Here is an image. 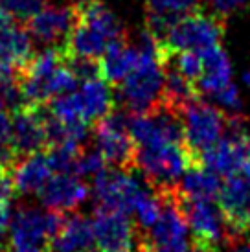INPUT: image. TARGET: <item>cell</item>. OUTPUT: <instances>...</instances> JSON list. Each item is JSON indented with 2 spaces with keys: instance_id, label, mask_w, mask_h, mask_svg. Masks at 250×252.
<instances>
[{
  "instance_id": "6da1fadb",
  "label": "cell",
  "mask_w": 250,
  "mask_h": 252,
  "mask_svg": "<svg viewBox=\"0 0 250 252\" xmlns=\"http://www.w3.org/2000/svg\"><path fill=\"white\" fill-rule=\"evenodd\" d=\"M138 61L118 85L116 98L131 114L151 112L162 103L166 72L158 59V42L147 28L140 32Z\"/></svg>"
},
{
  "instance_id": "7a4b0ae2",
  "label": "cell",
  "mask_w": 250,
  "mask_h": 252,
  "mask_svg": "<svg viewBox=\"0 0 250 252\" xmlns=\"http://www.w3.org/2000/svg\"><path fill=\"white\" fill-rule=\"evenodd\" d=\"M184 129V149L189 158V168L202 166V155L214 147L224 134L226 114L201 98L189 101L181 109Z\"/></svg>"
},
{
  "instance_id": "3957f363",
  "label": "cell",
  "mask_w": 250,
  "mask_h": 252,
  "mask_svg": "<svg viewBox=\"0 0 250 252\" xmlns=\"http://www.w3.org/2000/svg\"><path fill=\"white\" fill-rule=\"evenodd\" d=\"M224 28V15L217 11L210 13L199 6L179 17L158 46L167 50L202 52L210 46L221 44Z\"/></svg>"
},
{
  "instance_id": "277c9868",
  "label": "cell",
  "mask_w": 250,
  "mask_h": 252,
  "mask_svg": "<svg viewBox=\"0 0 250 252\" xmlns=\"http://www.w3.org/2000/svg\"><path fill=\"white\" fill-rule=\"evenodd\" d=\"M134 168L140 169L146 182L155 191L179 186L181 177L189 168V158L184 144H155V146L136 147Z\"/></svg>"
},
{
  "instance_id": "5b68a950",
  "label": "cell",
  "mask_w": 250,
  "mask_h": 252,
  "mask_svg": "<svg viewBox=\"0 0 250 252\" xmlns=\"http://www.w3.org/2000/svg\"><path fill=\"white\" fill-rule=\"evenodd\" d=\"M94 146L107 164L132 171L136 160V144L129 133V112L112 111L94 126Z\"/></svg>"
},
{
  "instance_id": "8992f818",
  "label": "cell",
  "mask_w": 250,
  "mask_h": 252,
  "mask_svg": "<svg viewBox=\"0 0 250 252\" xmlns=\"http://www.w3.org/2000/svg\"><path fill=\"white\" fill-rule=\"evenodd\" d=\"M62 223V212L21 206L19 210H15L9 226V245L41 247L46 251L52 238L61 230Z\"/></svg>"
},
{
  "instance_id": "52a82bcc",
  "label": "cell",
  "mask_w": 250,
  "mask_h": 252,
  "mask_svg": "<svg viewBox=\"0 0 250 252\" xmlns=\"http://www.w3.org/2000/svg\"><path fill=\"white\" fill-rule=\"evenodd\" d=\"M146 191L142 182L132 175L129 169L105 168L101 173L94 177L92 195L97 206L111 208L122 214H132L140 195Z\"/></svg>"
},
{
  "instance_id": "ba28073f",
  "label": "cell",
  "mask_w": 250,
  "mask_h": 252,
  "mask_svg": "<svg viewBox=\"0 0 250 252\" xmlns=\"http://www.w3.org/2000/svg\"><path fill=\"white\" fill-rule=\"evenodd\" d=\"M217 204L228 228V243L250 234V177L241 171L226 177L217 193Z\"/></svg>"
},
{
  "instance_id": "9c48e42d",
  "label": "cell",
  "mask_w": 250,
  "mask_h": 252,
  "mask_svg": "<svg viewBox=\"0 0 250 252\" xmlns=\"http://www.w3.org/2000/svg\"><path fill=\"white\" fill-rule=\"evenodd\" d=\"M92 230L97 252H136L138 249V228L127 214L97 206Z\"/></svg>"
},
{
  "instance_id": "30bf717a",
  "label": "cell",
  "mask_w": 250,
  "mask_h": 252,
  "mask_svg": "<svg viewBox=\"0 0 250 252\" xmlns=\"http://www.w3.org/2000/svg\"><path fill=\"white\" fill-rule=\"evenodd\" d=\"M182 210L191 228V241L216 249L222 241L228 243V228L219 204L210 199H188L182 193Z\"/></svg>"
},
{
  "instance_id": "8fae6325",
  "label": "cell",
  "mask_w": 250,
  "mask_h": 252,
  "mask_svg": "<svg viewBox=\"0 0 250 252\" xmlns=\"http://www.w3.org/2000/svg\"><path fill=\"white\" fill-rule=\"evenodd\" d=\"M77 24V11L74 4L68 6H44L26 21L30 35L48 48L61 50L64 54L66 42Z\"/></svg>"
},
{
  "instance_id": "7c38bea8",
  "label": "cell",
  "mask_w": 250,
  "mask_h": 252,
  "mask_svg": "<svg viewBox=\"0 0 250 252\" xmlns=\"http://www.w3.org/2000/svg\"><path fill=\"white\" fill-rule=\"evenodd\" d=\"M46 105H28L11 112V140L15 153L21 157L37 153L48 144L46 140Z\"/></svg>"
},
{
  "instance_id": "4fadbf2b",
  "label": "cell",
  "mask_w": 250,
  "mask_h": 252,
  "mask_svg": "<svg viewBox=\"0 0 250 252\" xmlns=\"http://www.w3.org/2000/svg\"><path fill=\"white\" fill-rule=\"evenodd\" d=\"M250 158V134L247 129L224 131L222 138L202 155V166L216 171L217 175L228 177L241 171Z\"/></svg>"
},
{
  "instance_id": "5bb4252c",
  "label": "cell",
  "mask_w": 250,
  "mask_h": 252,
  "mask_svg": "<svg viewBox=\"0 0 250 252\" xmlns=\"http://www.w3.org/2000/svg\"><path fill=\"white\" fill-rule=\"evenodd\" d=\"M91 193L89 186L72 173H57L41 189L44 208L56 212H70L79 208Z\"/></svg>"
},
{
  "instance_id": "9a60e30c",
  "label": "cell",
  "mask_w": 250,
  "mask_h": 252,
  "mask_svg": "<svg viewBox=\"0 0 250 252\" xmlns=\"http://www.w3.org/2000/svg\"><path fill=\"white\" fill-rule=\"evenodd\" d=\"M76 94L81 118L89 124H96L114 111L116 96L111 89V83L105 81L103 77L83 81L81 89L76 91Z\"/></svg>"
},
{
  "instance_id": "2e32d148",
  "label": "cell",
  "mask_w": 250,
  "mask_h": 252,
  "mask_svg": "<svg viewBox=\"0 0 250 252\" xmlns=\"http://www.w3.org/2000/svg\"><path fill=\"white\" fill-rule=\"evenodd\" d=\"M11 179L15 184V191L22 195H37L52 179V168L46 153H37L21 157L11 171Z\"/></svg>"
},
{
  "instance_id": "e0dca14e",
  "label": "cell",
  "mask_w": 250,
  "mask_h": 252,
  "mask_svg": "<svg viewBox=\"0 0 250 252\" xmlns=\"http://www.w3.org/2000/svg\"><path fill=\"white\" fill-rule=\"evenodd\" d=\"M96 249L92 221L74 214L64 217L61 230L52 238L48 245L50 252H92Z\"/></svg>"
},
{
  "instance_id": "ac0fdd59",
  "label": "cell",
  "mask_w": 250,
  "mask_h": 252,
  "mask_svg": "<svg viewBox=\"0 0 250 252\" xmlns=\"http://www.w3.org/2000/svg\"><path fill=\"white\" fill-rule=\"evenodd\" d=\"M74 6L77 11V22L94 30L109 42L127 35L116 15L109 9L103 0H74Z\"/></svg>"
},
{
  "instance_id": "d6986e66",
  "label": "cell",
  "mask_w": 250,
  "mask_h": 252,
  "mask_svg": "<svg viewBox=\"0 0 250 252\" xmlns=\"http://www.w3.org/2000/svg\"><path fill=\"white\" fill-rule=\"evenodd\" d=\"M33 57V39L26 24L9 22L0 28V61L11 64L17 70H24Z\"/></svg>"
},
{
  "instance_id": "ffe728a7",
  "label": "cell",
  "mask_w": 250,
  "mask_h": 252,
  "mask_svg": "<svg viewBox=\"0 0 250 252\" xmlns=\"http://www.w3.org/2000/svg\"><path fill=\"white\" fill-rule=\"evenodd\" d=\"M138 61V48L127 35L112 41L101 56V76L111 85H120Z\"/></svg>"
},
{
  "instance_id": "44dd1931",
  "label": "cell",
  "mask_w": 250,
  "mask_h": 252,
  "mask_svg": "<svg viewBox=\"0 0 250 252\" xmlns=\"http://www.w3.org/2000/svg\"><path fill=\"white\" fill-rule=\"evenodd\" d=\"M202 59V72L201 77L197 81V91L206 92V94H214L219 89L226 87L232 77V66H230V59L226 52L222 50L221 44L210 46V48L199 52Z\"/></svg>"
},
{
  "instance_id": "7402d4cb",
  "label": "cell",
  "mask_w": 250,
  "mask_h": 252,
  "mask_svg": "<svg viewBox=\"0 0 250 252\" xmlns=\"http://www.w3.org/2000/svg\"><path fill=\"white\" fill-rule=\"evenodd\" d=\"M221 179L216 171L204 168V166H195L188 168L184 171V177L179 182V188L188 199H217V193L221 189Z\"/></svg>"
},
{
  "instance_id": "603a6c76",
  "label": "cell",
  "mask_w": 250,
  "mask_h": 252,
  "mask_svg": "<svg viewBox=\"0 0 250 252\" xmlns=\"http://www.w3.org/2000/svg\"><path fill=\"white\" fill-rule=\"evenodd\" d=\"M134 214H136V228L140 232L151 230L162 214V199L158 197V193L153 189L151 191L146 189L134 206Z\"/></svg>"
},
{
  "instance_id": "cb8c5ba5",
  "label": "cell",
  "mask_w": 250,
  "mask_h": 252,
  "mask_svg": "<svg viewBox=\"0 0 250 252\" xmlns=\"http://www.w3.org/2000/svg\"><path fill=\"white\" fill-rule=\"evenodd\" d=\"M81 153V147L61 144V146H50V151L46 153L52 171L57 173H76L77 157Z\"/></svg>"
},
{
  "instance_id": "d4e9b609",
  "label": "cell",
  "mask_w": 250,
  "mask_h": 252,
  "mask_svg": "<svg viewBox=\"0 0 250 252\" xmlns=\"http://www.w3.org/2000/svg\"><path fill=\"white\" fill-rule=\"evenodd\" d=\"M64 64L79 81H89L101 76V57H83V56H64Z\"/></svg>"
},
{
  "instance_id": "484cf974",
  "label": "cell",
  "mask_w": 250,
  "mask_h": 252,
  "mask_svg": "<svg viewBox=\"0 0 250 252\" xmlns=\"http://www.w3.org/2000/svg\"><path fill=\"white\" fill-rule=\"evenodd\" d=\"M44 2L46 0H0V6L19 22H26L44 7Z\"/></svg>"
},
{
  "instance_id": "4316f807",
  "label": "cell",
  "mask_w": 250,
  "mask_h": 252,
  "mask_svg": "<svg viewBox=\"0 0 250 252\" xmlns=\"http://www.w3.org/2000/svg\"><path fill=\"white\" fill-rule=\"evenodd\" d=\"M107 168V160L103 158V155L97 149H91L79 153L76 164V173L81 177H96L97 173H101Z\"/></svg>"
},
{
  "instance_id": "83f0119b",
  "label": "cell",
  "mask_w": 250,
  "mask_h": 252,
  "mask_svg": "<svg viewBox=\"0 0 250 252\" xmlns=\"http://www.w3.org/2000/svg\"><path fill=\"white\" fill-rule=\"evenodd\" d=\"M212 98L216 99L219 105H222L224 109H230L232 112H239L241 109V98H239V91L232 81L226 87L219 89L217 92L212 94Z\"/></svg>"
},
{
  "instance_id": "f1b7e54d",
  "label": "cell",
  "mask_w": 250,
  "mask_h": 252,
  "mask_svg": "<svg viewBox=\"0 0 250 252\" xmlns=\"http://www.w3.org/2000/svg\"><path fill=\"white\" fill-rule=\"evenodd\" d=\"M17 160H19V155L15 153L13 146L9 142H0V171L11 173Z\"/></svg>"
},
{
  "instance_id": "f546056e",
  "label": "cell",
  "mask_w": 250,
  "mask_h": 252,
  "mask_svg": "<svg viewBox=\"0 0 250 252\" xmlns=\"http://www.w3.org/2000/svg\"><path fill=\"white\" fill-rule=\"evenodd\" d=\"M13 208H11V201H0V241L6 238L9 232L11 221H13Z\"/></svg>"
},
{
  "instance_id": "4dcf8cb0",
  "label": "cell",
  "mask_w": 250,
  "mask_h": 252,
  "mask_svg": "<svg viewBox=\"0 0 250 252\" xmlns=\"http://www.w3.org/2000/svg\"><path fill=\"white\" fill-rule=\"evenodd\" d=\"M247 0H212V4L216 7L217 13H221L226 17V13L230 11H236L237 7H241Z\"/></svg>"
},
{
  "instance_id": "1f68e13d",
  "label": "cell",
  "mask_w": 250,
  "mask_h": 252,
  "mask_svg": "<svg viewBox=\"0 0 250 252\" xmlns=\"http://www.w3.org/2000/svg\"><path fill=\"white\" fill-rule=\"evenodd\" d=\"M11 140V114L4 109L0 111V142Z\"/></svg>"
},
{
  "instance_id": "d6a6232c",
  "label": "cell",
  "mask_w": 250,
  "mask_h": 252,
  "mask_svg": "<svg viewBox=\"0 0 250 252\" xmlns=\"http://www.w3.org/2000/svg\"><path fill=\"white\" fill-rule=\"evenodd\" d=\"M9 22H13V19H11V15L7 13L4 7L0 6V28H4V26H7Z\"/></svg>"
},
{
  "instance_id": "836d02e7",
  "label": "cell",
  "mask_w": 250,
  "mask_h": 252,
  "mask_svg": "<svg viewBox=\"0 0 250 252\" xmlns=\"http://www.w3.org/2000/svg\"><path fill=\"white\" fill-rule=\"evenodd\" d=\"M232 252H250V243H247V245H237L232 249Z\"/></svg>"
},
{
  "instance_id": "e575fe53",
  "label": "cell",
  "mask_w": 250,
  "mask_h": 252,
  "mask_svg": "<svg viewBox=\"0 0 250 252\" xmlns=\"http://www.w3.org/2000/svg\"><path fill=\"white\" fill-rule=\"evenodd\" d=\"M245 83H247L250 87V66H249V70L245 72Z\"/></svg>"
},
{
  "instance_id": "d590c367",
  "label": "cell",
  "mask_w": 250,
  "mask_h": 252,
  "mask_svg": "<svg viewBox=\"0 0 250 252\" xmlns=\"http://www.w3.org/2000/svg\"><path fill=\"white\" fill-rule=\"evenodd\" d=\"M6 109V105H4V99H2V96H0V111H4Z\"/></svg>"
},
{
  "instance_id": "8d00e7d4",
  "label": "cell",
  "mask_w": 250,
  "mask_h": 252,
  "mask_svg": "<svg viewBox=\"0 0 250 252\" xmlns=\"http://www.w3.org/2000/svg\"><path fill=\"white\" fill-rule=\"evenodd\" d=\"M0 252H2V251H0Z\"/></svg>"
}]
</instances>
